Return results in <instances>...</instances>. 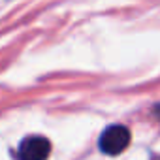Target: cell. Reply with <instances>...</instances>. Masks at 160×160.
I'll use <instances>...</instances> for the list:
<instances>
[{"instance_id": "cell-4", "label": "cell", "mask_w": 160, "mask_h": 160, "mask_svg": "<svg viewBox=\"0 0 160 160\" xmlns=\"http://www.w3.org/2000/svg\"><path fill=\"white\" fill-rule=\"evenodd\" d=\"M151 160H160V154H158V156H152Z\"/></svg>"}, {"instance_id": "cell-2", "label": "cell", "mask_w": 160, "mask_h": 160, "mask_svg": "<svg viewBox=\"0 0 160 160\" xmlns=\"http://www.w3.org/2000/svg\"><path fill=\"white\" fill-rule=\"evenodd\" d=\"M51 152V141L43 136H28L17 149L19 160H47Z\"/></svg>"}, {"instance_id": "cell-1", "label": "cell", "mask_w": 160, "mask_h": 160, "mask_svg": "<svg viewBox=\"0 0 160 160\" xmlns=\"http://www.w3.org/2000/svg\"><path fill=\"white\" fill-rule=\"evenodd\" d=\"M98 145H100V151L109 154V156L121 154L130 145V130L126 126L113 124V126H109L102 132Z\"/></svg>"}, {"instance_id": "cell-3", "label": "cell", "mask_w": 160, "mask_h": 160, "mask_svg": "<svg viewBox=\"0 0 160 160\" xmlns=\"http://www.w3.org/2000/svg\"><path fill=\"white\" fill-rule=\"evenodd\" d=\"M156 115L160 117V106H156Z\"/></svg>"}]
</instances>
